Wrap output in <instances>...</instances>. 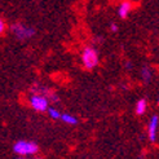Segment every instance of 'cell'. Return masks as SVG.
<instances>
[{
	"label": "cell",
	"instance_id": "cell-1",
	"mask_svg": "<svg viewBox=\"0 0 159 159\" xmlns=\"http://www.w3.org/2000/svg\"><path fill=\"white\" fill-rule=\"evenodd\" d=\"M82 61H83V65L85 69H93L98 65V54L97 52L94 51L91 47H87V48L83 49L82 53Z\"/></svg>",
	"mask_w": 159,
	"mask_h": 159
},
{
	"label": "cell",
	"instance_id": "cell-2",
	"mask_svg": "<svg viewBox=\"0 0 159 159\" xmlns=\"http://www.w3.org/2000/svg\"><path fill=\"white\" fill-rule=\"evenodd\" d=\"M13 152L18 155H33L38 153V146L30 141H18L14 144Z\"/></svg>",
	"mask_w": 159,
	"mask_h": 159
},
{
	"label": "cell",
	"instance_id": "cell-3",
	"mask_svg": "<svg viewBox=\"0 0 159 159\" xmlns=\"http://www.w3.org/2000/svg\"><path fill=\"white\" fill-rule=\"evenodd\" d=\"M30 105L34 110L36 111H45L48 110V98L44 97V96H40V94H33L30 98Z\"/></svg>",
	"mask_w": 159,
	"mask_h": 159
},
{
	"label": "cell",
	"instance_id": "cell-4",
	"mask_svg": "<svg viewBox=\"0 0 159 159\" xmlns=\"http://www.w3.org/2000/svg\"><path fill=\"white\" fill-rule=\"evenodd\" d=\"M12 30H13V33L16 34V36L20 38V39H29V38H31L35 34V31L33 29L26 27L23 25H14L12 27Z\"/></svg>",
	"mask_w": 159,
	"mask_h": 159
},
{
	"label": "cell",
	"instance_id": "cell-5",
	"mask_svg": "<svg viewBox=\"0 0 159 159\" xmlns=\"http://www.w3.org/2000/svg\"><path fill=\"white\" fill-rule=\"evenodd\" d=\"M158 124H159V118L158 115H153L152 119H150V123L148 127V133H149V139L152 142L155 141L157 137V129H158Z\"/></svg>",
	"mask_w": 159,
	"mask_h": 159
},
{
	"label": "cell",
	"instance_id": "cell-6",
	"mask_svg": "<svg viewBox=\"0 0 159 159\" xmlns=\"http://www.w3.org/2000/svg\"><path fill=\"white\" fill-rule=\"evenodd\" d=\"M131 8H132V5H131V3H129V2H124V3H122V4H120V7H119V9H118V14H119V17L125 18L129 14Z\"/></svg>",
	"mask_w": 159,
	"mask_h": 159
},
{
	"label": "cell",
	"instance_id": "cell-7",
	"mask_svg": "<svg viewBox=\"0 0 159 159\" xmlns=\"http://www.w3.org/2000/svg\"><path fill=\"white\" fill-rule=\"evenodd\" d=\"M145 111H146V101L145 100L137 101V104H136V113L139 115H142Z\"/></svg>",
	"mask_w": 159,
	"mask_h": 159
},
{
	"label": "cell",
	"instance_id": "cell-8",
	"mask_svg": "<svg viewBox=\"0 0 159 159\" xmlns=\"http://www.w3.org/2000/svg\"><path fill=\"white\" fill-rule=\"evenodd\" d=\"M61 119L67 124H76L78 123V119L70 114H61Z\"/></svg>",
	"mask_w": 159,
	"mask_h": 159
},
{
	"label": "cell",
	"instance_id": "cell-9",
	"mask_svg": "<svg viewBox=\"0 0 159 159\" xmlns=\"http://www.w3.org/2000/svg\"><path fill=\"white\" fill-rule=\"evenodd\" d=\"M48 114L52 119H60L61 118V114L57 109H53V107H48Z\"/></svg>",
	"mask_w": 159,
	"mask_h": 159
},
{
	"label": "cell",
	"instance_id": "cell-10",
	"mask_svg": "<svg viewBox=\"0 0 159 159\" xmlns=\"http://www.w3.org/2000/svg\"><path fill=\"white\" fill-rule=\"evenodd\" d=\"M150 76H152V73H150V70L148 67H144L142 69V78H144V80L148 82L150 80Z\"/></svg>",
	"mask_w": 159,
	"mask_h": 159
},
{
	"label": "cell",
	"instance_id": "cell-11",
	"mask_svg": "<svg viewBox=\"0 0 159 159\" xmlns=\"http://www.w3.org/2000/svg\"><path fill=\"white\" fill-rule=\"evenodd\" d=\"M4 29H5V23H4V21L2 18H0V34H3Z\"/></svg>",
	"mask_w": 159,
	"mask_h": 159
},
{
	"label": "cell",
	"instance_id": "cell-12",
	"mask_svg": "<svg viewBox=\"0 0 159 159\" xmlns=\"http://www.w3.org/2000/svg\"><path fill=\"white\" fill-rule=\"evenodd\" d=\"M111 31H114V33H115V31H118V26L116 25H111Z\"/></svg>",
	"mask_w": 159,
	"mask_h": 159
},
{
	"label": "cell",
	"instance_id": "cell-13",
	"mask_svg": "<svg viewBox=\"0 0 159 159\" xmlns=\"http://www.w3.org/2000/svg\"><path fill=\"white\" fill-rule=\"evenodd\" d=\"M158 104H159V98H158Z\"/></svg>",
	"mask_w": 159,
	"mask_h": 159
}]
</instances>
